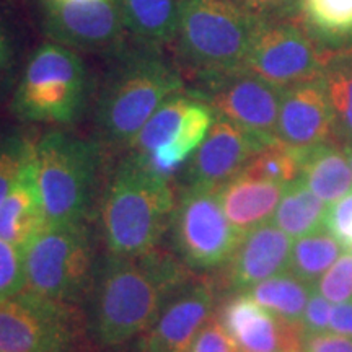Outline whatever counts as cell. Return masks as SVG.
<instances>
[{"mask_svg": "<svg viewBox=\"0 0 352 352\" xmlns=\"http://www.w3.org/2000/svg\"><path fill=\"white\" fill-rule=\"evenodd\" d=\"M41 23L50 41L74 51L113 57L132 43L116 0H41Z\"/></svg>", "mask_w": 352, "mask_h": 352, "instance_id": "cell-13", "label": "cell"}, {"mask_svg": "<svg viewBox=\"0 0 352 352\" xmlns=\"http://www.w3.org/2000/svg\"><path fill=\"white\" fill-rule=\"evenodd\" d=\"M132 41L162 50L173 46L184 0H116Z\"/></svg>", "mask_w": 352, "mask_h": 352, "instance_id": "cell-21", "label": "cell"}, {"mask_svg": "<svg viewBox=\"0 0 352 352\" xmlns=\"http://www.w3.org/2000/svg\"><path fill=\"white\" fill-rule=\"evenodd\" d=\"M300 178L328 206L349 195L352 170L342 145L328 142L303 152Z\"/></svg>", "mask_w": 352, "mask_h": 352, "instance_id": "cell-22", "label": "cell"}, {"mask_svg": "<svg viewBox=\"0 0 352 352\" xmlns=\"http://www.w3.org/2000/svg\"><path fill=\"white\" fill-rule=\"evenodd\" d=\"M284 189V184L254 178L241 171L223 184L217 195L228 222L240 233H246L270 222Z\"/></svg>", "mask_w": 352, "mask_h": 352, "instance_id": "cell-19", "label": "cell"}, {"mask_svg": "<svg viewBox=\"0 0 352 352\" xmlns=\"http://www.w3.org/2000/svg\"><path fill=\"white\" fill-rule=\"evenodd\" d=\"M189 352H241L239 344L223 328L222 321L217 315H214L204 328L197 333Z\"/></svg>", "mask_w": 352, "mask_h": 352, "instance_id": "cell-33", "label": "cell"}, {"mask_svg": "<svg viewBox=\"0 0 352 352\" xmlns=\"http://www.w3.org/2000/svg\"><path fill=\"white\" fill-rule=\"evenodd\" d=\"M316 285H308L296 276L279 274L252 287V296L259 305L290 323L302 324V316Z\"/></svg>", "mask_w": 352, "mask_h": 352, "instance_id": "cell-26", "label": "cell"}, {"mask_svg": "<svg viewBox=\"0 0 352 352\" xmlns=\"http://www.w3.org/2000/svg\"><path fill=\"white\" fill-rule=\"evenodd\" d=\"M256 20L230 0H184L173 47L191 76L241 69Z\"/></svg>", "mask_w": 352, "mask_h": 352, "instance_id": "cell-6", "label": "cell"}, {"mask_svg": "<svg viewBox=\"0 0 352 352\" xmlns=\"http://www.w3.org/2000/svg\"><path fill=\"white\" fill-rule=\"evenodd\" d=\"M329 315H331V302L327 300L315 287L302 316V328L305 331V338L311 334L327 333L329 329Z\"/></svg>", "mask_w": 352, "mask_h": 352, "instance_id": "cell-36", "label": "cell"}, {"mask_svg": "<svg viewBox=\"0 0 352 352\" xmlns=\"http://www.w3.org/2000/svg\"><path fill=\"white\" fill-rule=\"evenodd\" d=\"M329 52L321 50L298 20L258 19L245 69L287 88L318 78Z\"/></svg>", "mask_w": 352, "mask_h": 352, "instance_id": "cell-12", "label": "cell"}, {"mask_svg": "<svg viewBox=\"0 0 352 352\" xmlns=\"http://www.w3.org/2000/svg\"><path fill=\"white\" fill-rule=\"evenodd\" d=\"M298 21L321 50L352 47V0H300Z\"/></svg>", "mask_w": 352, "mask_h": 352, "instance_id": "cell-23", "label": "cell"}, {"mask_svg": "<svg viewBox=\"0 0 352 352\" xmlns=\"http://www.w3.org/2000/svg\"><path fill=\"white\" fill-rule=\"evenodd\" d=\"M171 240L188 267L212 270L230 261L243 233L228 222L217 191L184 188L171 217Z\"/></svg>", "mask_w": 352, "mask_h": 352, "instance_id": "cell-11", "label": "cell"}, {"mask_svg": "<svg viewBox=\"0 0 352 352\" xmlns=\"http://www.w3.org/2000/svg\"><path fill=\"white\" fill-rule=\"evenodd\" d=\"M80 336L77 305L28 290L0 300V352H74Z\"/></svg>", "mask_w": 352, "mask_h": 352, "instance_id": "cell-10", "label": "cell"}, {"mask_svg": "<svg viewBox=\"0 0 352 352\" xmlns=\"http://www.w3.org/2000/svg\"><path fill=\"white\" fill-rule=\"evenodd\" d=\"M26 287L25 253L10 241L0 239V300L19 296Z\"/></svg>", "mask_w": 352, "mask_h": 352, "instance_id": "cell-30", "label": "cell"}, {"mask_svg": "<svg viewBox=\"0 0 352 352\" xmlns=\"http://www.w3.org/2000/svg\"><path fill=\"white\" fill-rule=\"evenodd\" d=\"M91 94L94 78L80 54L46 41L26 60L10 108L23 122L69 126L80 120Z\"/></svg>", "mask_w": 352, "mask_h": 352, "instance_id": "cell-4", "label": "cell"}, {"mask_svg": "<svg viewBox=\"0 0 352 352\" xmlns=\"http://www.w3.org/2000/svg\"><path fill=\"white\" fill-rule=\"evenodd\" d=\"M318 80L327 95L338 144L352 145V47L331 51Z\"/></svg>", "mask_w": 352, "mask_h": 352, "instance_id": "cell-24", "label": "cell"}, {"mask_svg": "<svg viewBox=\"0 0 352 352\" xmlns=\"http://www.w3.org/2000/svg\"><path fill=\"white\" fill-rule=\"evenodd\" d=\"M303 352H352V338L336 333H320L305 338Z\"/></svg>", "mask_w": 352, "mask_h": 352, "instance_id": "cell-37", "label": "cell"}, {"mask_svg": "<svg viewBox=\"0 0 352 352\" xmlns=\"http://www.w3.org/2000/svg\"><path fill=\"white\" fill-rule=\"evenodd\" d=\"M324 228L340 241L342 248L352 252V191L329 206Z\"/></svg>", "mask_w": 352, "mask_h": 352, "instance_id": "cell-34", "label": "cell"}, {"mask_svg": "<svg viewBox=\"0 0 352 352\" xmlns=\"http://www.w3.org/2000/svg\"><path fill=\"white\" fill-rule=\"evenodd\" d=\"M192 274L173 254L155 248L140 256L109 254L95 292V329L107 346L124 344L145 333L166 298Z\"/></svg>", "mask_w": 352, "mask_h": 352, "instance_id": "cell-1", "label": "cell"}, {"mask_svg": "<svg viewBox=\"0 0 352 352\" xmlns=\"http://www.w3.org/2000/svg\"><path fill=\"white\" fill-rule=\"evenodd\" d=\"M256 19L298 20L300 0H230Z\"/></svg>", "mask_w": 352, "mask_h": 352, "instance_id": "cell-35", "label": "cell"}, {"mask_svg": "<svg viewBox=\"0 0 352 352\" xmlns=\"http://www.w3.org/2000/svg\"><path fill=\"white\" fill-rule=\"evenodd\" d=\"M302 166L303 152L289 147L280 140H276L264 147L263 151H259L248 162L243 171L254 178L287 186L289 183L300 178Z\"/></svg>", "mask_w": 352, "mask_h": 352, "instance_id": "cell-28", "label": "cell"}, {"mask_svg": "<svg viewBox=\"0 0 352 352\" xmlns=\"http://www.w3.org/2000/svg\"><path fill=\"white\" fill-rule=\"evenodd\" d=\"M328 204L307 186L302 178L285 186L271 222L290 239H302L324 228Z\"/></svg>", "mask_w": 352, "mask_h": 352, "instance_id": "cell-25", "label": "cell"}, {"mask_svg": "<svg viewBox=\"0 0 352 352\" xmlns=\"http://www.w3.org/2000/svg\"><path fill=\"white\" fill-rule=\"evenodd\" d=\"M47 226L50 222L39 192L33 157L19 182L0 204V239L25 250V246Z\"/></svg>", "mask_w": 352, "mask_h": 352, "instance_id": "cell-20", "label": "cell"}, {"mask_svg": "<svg viewBox=\"0 0 352 352\" xmlns=\"http://www.w3.org/2000/svg\"><path fill=\"white\" fill-rule=\"evenodd\" d=\"M56 2H82V0H56Z\"/></svg>", "mask_w": 352, "mask_h": 352, "instance_id": "cell-40", "label": "cell"}, {"mask_svg": "<svg viewBox=\"0 0 352 352\" xmlns=\"http://www.w3.org/2000/svg\"><path fill=\"white\" fill-rule=\"evenodd\" d=\"M264 147H267V144L261 139L223 118L215 116L206 139L184 166V188L219 191L223 184L240 175Z\"/></svg>", "mask_w": 352, "mask_h": 352, "instance_id": "cell-15", "label": "cell"}, {"mask_svg": "<svg viewBox=\"0 0 352 352\" xmlns=\"http://www.w3.org/2000/svg\"><path fill=\"white\" fill-rule=\"evenodd\" d=\"M23 253L28 292L77 305L94 285L95 252L85 223H50Z\"/></svg>", "mask_w": 352, "mask_h": 352, "instance_id": "cell-7", "label": "cell"}, {"mask_svg": "<svg viewBox=\"0 0 352 352\" xmlns=\"http://www.w3.org/2000/svg\"><path fill=\"white\" fill-rule=\"evenodd\" d=\"M344 153L347 157V160H349V165H351V170H352V145H344Z\"/></svg>", "mask_w": 352, "mask_h": 352, "instance_id": "cell-39", "label": "cell"}, {"mask_svg": "<svg viewBox=\"0 0 352 352\" xmlns=\"http://www.w3.org/2000/svg\"><path fill=\"white\" fill-rule=\"evenodd\" d=\"M176 196L168 176L129 153L113 171L101 199V228L109 254L140 256L170 230Z\"/></svg>", "mask_w": 352, "mask_h": 352, "instance_id": "cell-3", "label": "cell"}, {"mask_svg": "<svg viewBox=\"0 0 352 352\" xmlns=\"http://www.w3.org/2000/svg\"><path fill=\"white\" fill-rule=\"evenodd\" d=\"M184 90L183 74L164 51L132 41L109 57L96 94V142L108 148H129L153 113Z\"/></svg>", "mask_w": 352, "mask_h": 352, "instance_id": "cell-2", "label": "cell"}, {"mask_svg": "<svg viewBox=\"0 0 352 352\" xmlns=\"http://www.w3.org/2000/svg\"><path fill=\"white\" fill-rule=\"evenodd\" d=\"M276 135L277 140L300 152L338 142L327 95L318 78L284 88Z\"/></svg>", "mask_w": 352, "mask_h": 352, "instance_id": "cell-17", "label": "cell"}, {"mask_svg": "<svg viewBox=\"0 0 352 352\" xmlns=\"http://www.w3.org/2000/svg\"><path fill=\"white\" fill-rule=\"evenodd\" d=\"M220 321L241 352H303L302 324L279 318L252 296L228 302Z\"/></svg>", "mask_w": 352, "mask_h": 352, "instance_id": "cell-16", "label": "cell"}, {"mask_svg": "<svg viewBox=\"0 0 352 352\" xmlns=\"http://www.w3.org/2000/svg\"><path fill=\"white\" fill-rule=\"evenodd\" d=\"M292 245V239L271 220L243 233L228 261V284L248 289L289 271Z\"/></svg>", "mask_w": 352, "mask_h": 352, "instance_id": "cell-18", "label": "cell"}, {"mask_svg": "<svg viewBox=\"0 0 352 352\" xmlns=\"http://www.w3.org/2000/svg\"><path fill=\"white\" fill-rule=\"evenodd\" d=\"M34 145L20 132L0 135V204L8 196L26 165L33 160Z\"/></svg>", "mask_w": 352, "mask_h": 352, "instance_id": "cell-29", "label": "cell"}, {"mask_svg": "<svg viewBox=\"0 0 352 352\" xmlns=\"http://www.w3.org/2000/svg\"><path fill=\"white\" fill-rule=\"evenodd\" d=\"M101 145L51 131L34 145V166L47 222L85 223L94 209Z\"/></svg>", "mask_w": 352, "mask_h": 352, "instance_id": "cell-5", "label": "cell"}, {"mask_svg": "<svg viewBox=\"0 0 352 352\" xmlns=\"http://www.w3.org/2000/svg\"><path fill=\"white\" fill-rule=\"evenodd\" d=\"M342 246L328 230H320L297 239L292 245L289 272L308 285H316L336 263Z\"/></svg>", "mask_w": 352, "mask_h": 352, "instance_id": "cell-27", "label": "cell"}, {"mask_svg": "<svg viewBox=\"0 0 352 352\" xmlns=\"http://www.w3.org/2000/svg\"><path fill=\"white\" fill-rule=\"evenodd\" d=\"M283 90L245 67L192 76L191 87L186 88L215 116L233 122L267 145L277 140Z\"/></svg>", "mask_w": 352, "mask_h": 352, "instance_id": "cell-8", "label": "cell"}, {"mask_svg": "<svg viewBox=\"0 0 352 352\" xmlns=\"http://www.w3.org/2000/svg\"><path fill=\"white\" fill-rule=\"evenodd\" d=\"M329 329L336 334L352 338V300L336 303V305L331 307Z\"/></svg>", "mask_w": 352, "mask_h": 352, "instance_id": "cell-38", "label": "cell"}, {"mask_svg": "<svg viewBox=\"0 0 352 352\" xmlns=\"http://www.w3.org/2000/svg\"><path fill=\"white\" fill-rule=\"evenodd\" d=\"M217 285L210 277L192 274L166 298L145 331L144 352H189L197 333L215 315Z\"/></svg>", "mask_w": 352, "mask_h": 352, "instance_id": "cell-14", "label": "cell"}, {"mask_svg": "<svg viewBox=\"0 0 352 352\" xmlns=\"http://www.w3.org/2000/svg\"><path fill=\"white\" fill-rule=\"evenodd\" d=\"M19 74L16 41L10 26L0 16V98H3L13 87Z\"/></svg>", "mask_w": 352, "mask_h": 352, "instance_id": "cell-32", "label": "cell"}, {"mask_svg": "<svg viewBox=\"0 0 352 352\" xmlns=\"http://www.w3.org/2000/svg\"><path fill=\"white\" fill-rule=\"evenodd\" d=\"M214 111L186 90L170 96L145 122L129 151L170 176L195 155L214 122Z\"/></svg>", "mask_w": 352, "mask_h": 352, "instance_id": "cell-9", "label": "cell"}, {"mask_svg": "<svg viewBox=\"0 0 352 352\" xmlns=\"http://www.w3.org/2000/svg\"><path fill=\"white\" fill-rule=\"evenodd\" d=\"M316 290L333 303L352 300V252L336 259L327 274L318 280Z\"/></svg>", "mask_w": 352, "mask_h": 352, "instance_id": "cell-31", "label": "cell"}]
</instances>
